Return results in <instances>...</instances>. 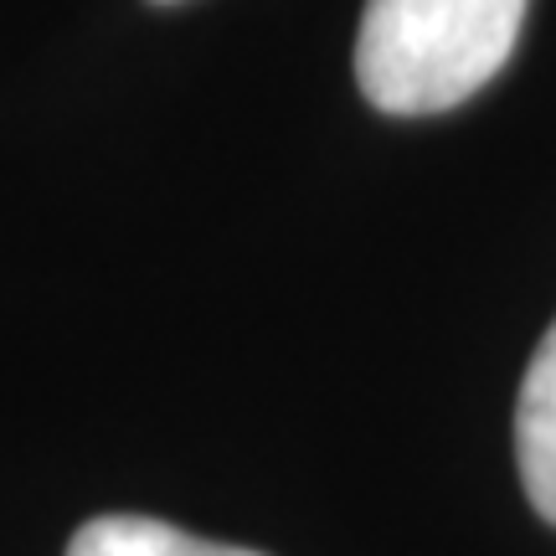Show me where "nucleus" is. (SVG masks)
Instances as JSON below:
<instances>
[{
	"label": "nucleus",
	"mask_w": 556,
	"mask_h": 556,
	"mask_svg": "<svg viewBox=\"0 0 556 556\" xmlns=\"http://www.w3.org/2000/svg\"><path fill=\"white\" fill-rule=\"evenodd\" d=\"M531 0H366L356 37L361 93L417 119L475 99L510 62Z\"/></svg>",
	"instance_id": "1"
},
{
	"label": "nucleus",
	"mask_w": 556,
	"mask_h": 556,
	"mask_svg": "<svg viewBox=\"0 0 556 556\" xmlns=\"http://www.w3.org/2000/svg\"><path fill=\"white\" fill-rule=\"evenodd\" d=\"M516 458L526 495L556 526V319L526 366L516 402Z\"/></svg>",
	"instance_id": "2"
},
{
	"label": "nucleus",
	"mask_w": 556,
	"mask_h": 556,
	"mask_svg": "<svg viewBox=\"0 0 556 556\" xmlns=\"http://www.w3.org/2000/svg\"><path fill=\"white\" fill-rule=\"evenodd\" d=\"M67 556H258V552L201 541L191 531H176V526L150 516H99L73 536Z\"/></svg>",
	"instance_id": "3"
},
{
	"label": "nucleus",
	"mask_w": 556,
	"mask_h": 556,
	"mask_svg": "<svg viewBox=\"0 0 556 556\" xmlns=\"http://www.w3.org/2000/svg\"><path fill=\"white\" fill-rule=\"evenodd\" d=\"M165 5H170V0H165Z\"/></svg>",
	"instance_id": "4"
}]
</instances>
